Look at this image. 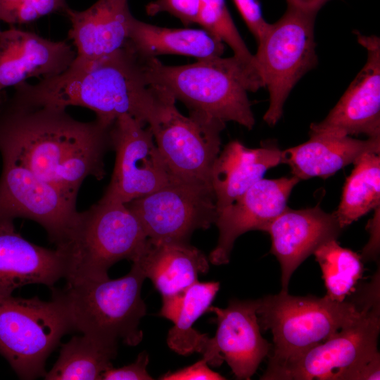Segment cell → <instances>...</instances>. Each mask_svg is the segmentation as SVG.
Wrapping results in <instances>:
<instances>
[{"label":"cell","mask_w":380,"mask_h":380,"mask_svg":"<svg viewBox=\"0 0 380 380\" xmlns=\"http://www.w3.org/2000/svg\"><path fill=\"white\" fill-rule=\"evenodd\" d=\"M234 2L258 42L269 25L262 17L259 0H234Z\"/></svg>","instance_id":"cell-33"},{"label":"cell","mask_w":380,"mask_h":380,"mask_svg":"<svg viewBox=\"0 0 380 380\" xmlns=\"http://www.w3.org/2000/svg\"><path fill=\"white\" fill-rule=\"evenodd\" d=\"M14 89L13 94L29 104L89 108L108 126L125 114L147 125L165 96L148 84L143 59L127 45L97 60L75 58L62 73L35 84L25 82Z\"/></svg>","instance_id":"cell-2"},{"label":"cell","mask_w":380,"mask_h":380,"mask_svg":"<svg viewBox=\"0 0 380 380\" xmlns=\"http://www.w3.org/2000/svg\"><path fill=\"white\" fill-rule=\"evenodd\" d=\"M148 355L144 350L140 353L136 360L120 368H109L104 372L101 379L103 380H151L153 378L147 372Z\"/></svg>","instance_id":"cell-32"},{"label":"cell","mask_w":380,"mask_h":380,"mask_svg":"<svg viewBox=\"0 0 380 380\" xmlns=\"http://www.w3.org/2000/svg\"><path fill=\"white\" fill-rule=\"evenodd\" d=\"M309 139L283 151L282 163L300 179H326L367 153H380V137L362 140L350 136L309 133Z\"/></svg>","instance_id":"cell-23"},{"label":"cell","mask_w":380,"mask_h":380,"mask_svg":"<svg viewBox=\"0 0 380 380\" xmlns=\"http://www.w3.org/2000/svg\"><path fill=\"white\" fill-rule=\"evenodd\" d=\"M126 45L140 58L182 55L198 59L222 56L225 44L204 29L160 27L133 18Z\"/></svg>","instance_id":"cell-25"},{"label":"cell","mask_w":380,"mask_h":380,"mask_svg":"<svg viewBox=\"0 0 380 380\" xmlns=\"http://www.w3.org/2000/svg\"><path fill=\"white\" fill-rule=\"evenodd\" d=\"M147 236L125 203L102 198L80 212L66 242L59 247L65 258L67 283L108 277L109 268L127 259L134 261Z\"/></svg>","instance_id":"cell-6"},{"label":"cell","mask_w":380,"mask_h":380,"mask_svg":"<svg viewBox=\"0 0 380 380\" xmlns=\"http://www.w3.org/2000/svg\"><path fill=\"white\" fill-rule=\"evenodd\" d=\"M117 341L84 334L75 336L62 345L59 356L46 373V380H101L113 367Z\"/></svg>","instance_id":"cell-26"},{"label":"cell","mask_w":380,"mask_h":380,"mask_svg":"<svg viewBox=\"0 0 380 380\" xmlns=\"http://www.w3.org/2000/svg\"><path fill=\"white\" fill-rule=\"evenodd\" d=\"M208 360L203 358L192 365L174 372H168L160 376L163 380H223L226 378L210 369Z\"/></svg>","instance_id":"cell-34"},{"label":"cell","mask_w":380,"mask_h":380,"mask_svg":"<svg viewBox=\"0 0 380 380\" xmlns=\"http://www.w3.org/2000/svg\"><path fill=\"white\" fill-rule=\"evenodd\" d=\"M282 156L283 151L272 144L251 148L237 140L228 143L210 173L217 213L263 179L268 170L282 163Z\"/></svg>","instance_id":"cell-21"},{"label":"cell","mask_w":380,"mask_h":380,"mask_svg":"<svg viewBox=\"0 0 380 380\" xmlns=\"http://www.w3.org/2000/svg\"><path fill=\"white\" fill-rule=\"evenodd\" d=\"M355 34L367 51L366 62L327 117L310 125L309 133L380 137V38Z\"/></svg>","instance_id":"cell-14"},{"label":"cell","mask_w":380,"mask_h":380,"mask_svg":"<svg viewBox=\"0 0 380 380\" xmlns=\"http://www.w3.org/2000/svg\"><path fill=\"white\" fill-rule=\"evenodd\" d=\"M1 30L0 29V33H1Z\"/></svg>","instance_id":"cell-36"},{"label":"cell","mask_w":380,"mask_h":380,"mask_svg":"<svg viewBox=\"0 0 380 380\" xmlns=\"http://www.w3.org/2000/svg\"><path fill=\"white\" fill-rule=\"evenodd\" d=\"M149 84L158 87L189 111L251 129L255 122L248 92L262 87L234 56L211 57L194 63L167 65L157 58L143 59Z\"/></svg>","instance_id":"cell-3"},{"label":"cell","mask_w":380,"mask_h":380,"mask_svg":"<svg viewBox=\"0 0 380 380\" xmlns=\"http://www.w3.org/2000/svg\"><path fill=\"white\" fill-rule=\"evenodd\" d=\"M313 254L322 270L326 296L338 302L346 300L362 276L361 255L341 246L337 239L324 243Z\"/></svg>","instance_id":"cell-28"},{"label":"cell","mask_w":380,"mask_h":380,"mask_svg":"<svg viewBox=\"0 0 380 380\" xmlns=\"http://www.w3.org/2000/svg\"><path fill=\"white\" fill-rule=\"evenodd\" d=\"M148 239L189 242L193 232L207 229L217 215L211 188L172 179L156 191L125 203Z\"/></svg>","instance_id":"cell-11"},{"label":"cell","mask_w":380,"mask_h":380,"mask_svg":"<svg viewBox=\"0 0 380 380\" xmlns=\"http://www.w3.org/2000/svg\"><path fill=\"white\" fill-rule=\"evenodd\" d=\"M145 279L133 262L122 277L67 283L62 290L53 289V296L62 303L72 329L135 346L143 338L139 324L146 313L141 296Z\"/></svg>","instance_id":"cell-8"},{"label":"cell","mask_w":380,"mask_h":380,"mask_svg":"<svg viewBox=\"0 0 380 380\" xmlns=\"http://www.w3.org/2000/svg\"><path fill=\"white\" fill-rule=\"evenodd\" d=\"M71 27L68 38L75 46L76 58L94 61L124 48L134 16L129 0H97L84 11L64 10Z\"/></svg>","instance_id":"cell-20"},{"label":"cell","mask_w":380,"mask_h":380,"mask_svg":"<svg viewBox=\"0 0 380 380\" xmlns=\"http://www.w3.org/2000/svg\"><path fill=\"white\" fill-rule=\"evenodd\" d=\"M110 127L96 119L79 121L65 109L29 104L12 95L0 105V153L77 198L87 177L101 179L106 174Z\"/></svg>","instance_id":"cell-1"},{"label":"cell","mask_w":380,"mask_h":380,"mask_svg":"<svg viewBox=\"0 0 380 380\" xmlns=\"http://www.w3.org/2000/svg\"><path fill=\"white\" fill-rule=\"evenodd\" d=\"M76 56L65 41H52L13 25L0 33V101L3 91L29 78L56 76Z\"/></svg>","instance_id":"cell-17"},{"label":"cell","mask_w":380,"mask_h":380,"mask_svg":"<svg viewBox=\"0 0 380 380\" xmlns=\"http://www.w3.org/2000/svg\"><path fill=\"white\" fill-rule=\"evenodd\" d=\"M110 144L115 161L103 197L127 203L172 179L151 129L132 116L125 114L115 120L110 128Z\"/></svg>","instance_id":"cell-13"},{"label":"cell","mask_w":380,"mask_h":380,"mask_svg":"<svg viewBox=\"0 0 380 380\" xmlns=\"http://www.w3.org/2000/svg\"><path fill=\"white\" fill-rule=\"evenodd\" d=\"M153 282L162 298L179 294L209 270L208 258L189 242L165 241L147 238L132 261Z\"/></svg>","instance_id":"cell-22"},{"label":"cell","mask_w":380,"mask_h":380,"mask_svg":"<svg viewBox=\"0 0 380 380\" xmlns=\"http://www.w3.org/2000/svg\"><path fill=\"white\" fill-rule=\"evenodd\" d=\"M65 272L62 251L49 249L24 239L13 219L0 216V292L12 293L32 284L53 286Z\"/></svg>","instance_id":"cell-19"},{"label":"cell","mask_w":380,"mask_h":380,"mask_svg":"<svg viewBox=\"0 0 380 380\" xmlns=\"http://www.w3.org/2000/svg\"><path fill=\"white\" fill-rule=\"evenodd\" d=\"M219 289L218 281L197 280L179 294L162 299L159 315L173 323L167 336L171 350L182 355L199 353L208 358L210 365L215 362L212 338L200 333L193 326L208 310Z\"/></svg>","instance_id":"cell-24"},{"label":"cell","mask_w":380,"mask_h":380,"mask_svg":"<svg viewBox=\"0 0 380 380\" xmlns=\"http://www.w3.org/2000/svg\"><path fill=\"white\" fill-rule=\"evenodd\" d=\"M67 7L65 0H0V20L11 25L25 24Z\"/></svg>","instance_id":"cell-30"},{"label":"cell","mask_w":380,"mask_h":380,"mask_svg":"<svg viewBox=\"0 0 380 380\" xmlns=\"http://www.w3.org/2000/svg\"><path fill=\"white\" fill-rule=\"evenodd\" d=\"M196 23L228 45L234 52L233 56L262 84L255 68L254 56L240 35L224 0H198Z\"/></svg>","instance_id":"cell-29"},{"label":"cell","mask_w":380,"mask_h":380,"mask_svg":"<svg viewBox=\"0 0 380 380\" xmlns=\"http://www.w3.org/2000/svg\"><path fill=\"white\" fill-rule=\"evenodd\" d=\"M299 181L295 176L263 178L217 212L215 224L219 236L208 260L215 265L227 264L236 239L251 230L262 231L279 215L288 207L290 194Z\"/></svg>","instance_id":"cell-15"},{"label":"cell","mask_w":380,"mask_h":380,"mask_svg":"<svg viewBox=\"0 0 380 380\" xmlns=\"http://www.w3.org/2000/svg\"><path fill=\"white\" fill-rule=\"evenodd\" d=\"M198 8V0H156L146 5V11L148 15L166 12L189 25L197 23Z\"/></svg>","instance_id":"cell-31"},{"label":"cell","mask_w":380,"mask_h":380,"mask_svg":"<svg viewBox=\"0 0 380 380\" xmlns=\"http://www.w3.org/2000/svg\"><path fill=\"white\" fill-rule=\"evenodd\" d=\"M374 293L375 288L369 283L355 298L342 302L326 295L294 296L281 292L258 299L260 329L270 330L273 336L274 348L268 364L294 357L353 323Z\"/></svg>","instance_id":"cell-4"},{"label":"cell","mask_w":380,"mask_h":380,"mask_svg":"<svg viewBox=\"0 0 380 380\" xmlns=\"http://www.w3.org/2000/svg\"><path fill=\"white\" fill-rule=\"evenodd\" d=\"M175 101L166 97L147 126L173 179L212 189L210 173L226 123L195 111L185 116Z\"/></svg>","instance_id":"cell-10"},{"label":"cell","mask_w":380,"mask_h":380,"mask_svg":"<svg viewBox=\"0 0 380 380\" xmlns=\"http://www.w3.org/2000/svg\"><path fill=\"white\" fill-rule=\"evenodd\" d=\"M4 100V99H3ZM3 100L1 101H0V104L1 103V102L3 101Z\"/></svg>","instance_id":"cell-35"},{"label":"cell","mask_w":380,"mask_h":380,"mask_svg":"<svg viewBox=\"0 0 380 380\" xmlns=\"http://www.w3.org/2000/svg\"><path fill=\"white\" fill-rule=\"evenodd\" d=\"M258 305V299H233L225 308H208L217 324L213 343L238 379H250L272 348L260 333Z\"/></svg>","instance_id":"cell-18"},{"label":"cell","mask_w":380,"mask_h":380,"mask_svg":"<svg viewBox=\"0 0 380 380\" xmlns=\"http://www.w3.org/2000/svg\"><path fill=\"white\" fill-rule=\"evenodd\" d=\"M379 292L362 315L326 341L298 355L268 364L264 380L379 379Z\"/></svg>","instance_id":"cell-7"},{"label":"cell","mask_w":380,"mask_h":380,"mask_svg":"<svg viewBox=\"0 0 380 380\" xmlns=\"http://www.w3.org/2000/svg\"><path fill=\"white\" fill-rule=\"evenodd\" d=\"M343 188L340 203L334 212L344 229L380 204L379 154L367 153L354 163Z\"/></svg>","instance_id":"cell-27"},{"label":"cell","mask_w":380,"mask_h":380,"mask_svg":"<svg viewBox=\"0 0 380 380\" xmlns=\"http://www.w3.org/2000/svg\"><path fill=\"white\" fill-rule=\"evenodd\" d=\"M327 1L286 0L284 13L269 23L257 42L255 65L262 87L269 92V107L263 120L270 127L281 118L285 101L296 84L317 65L315 23Z\"/></svg>","instance_id":"cell-5"},{"label":"cell","mask_w":380,"mask_h":380,"mask_svg":"<svg viewBox=\"0 0 380 380\" xmlns=\"http://www.w3.org/2000/svg\"><path fill=\"white\" fill-rule=\"evenodd\" d=\"M76 202L77 198L41 179L25 166L2 158L0 216L37 222L59 247L66 242L77 221Z\"/></svg>","instance_id":"cell-12"},{"label":"cell","mask_w":380,"mask_h":380,"mask_svg":"<svg viewBox=\"0 0 380 380\" xmlns=\"http://www.w3.org/2000/svg\"><path fill=\"white\" fill-rule=\"evenodd\" d=\"M71 329L56 297L45 301L0 292V354L19 378L44 377L48 357Z\"/></svg>","instance_id":"cell-9"},{"label":"cell","mask_w":380,"mask_h":380,"mask_svg":"<svg viewBox=\"0 0 380 380\" xmlns=\"http://www.w3.org/2000/svg\"><path fill=\"white\" fill-rule=\"evenodd\" d=\"M343 229L334 213H326L319 206L287 207L263 229L271 238L270 251L280 263L281 293H288L296 268L320 246L337 239Z\"/></svg>","instance_id":"cell-16"}]
</instances>
